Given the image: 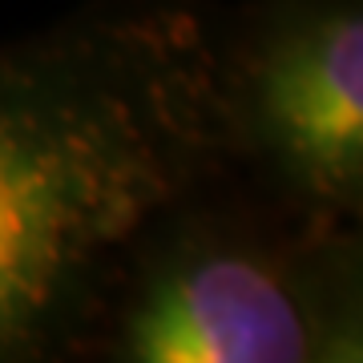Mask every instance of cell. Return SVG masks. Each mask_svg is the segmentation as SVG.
<instances>
[{
	"label": "cell",
	"mask_w": 363,
	"mask_h": 363,
	"mask_svg": "<svg viewBox=\"0 0 363 363\" xmlns=\"http://www.w3.org/2000/svg\"><path fill=\"white\" fill-rule=\"evenodd\" d=\"M222 130L218 65L186 16L89 21L0 52V359L85 323Z\"/></svg>",
	"instance_id": "cell-1"
},
{
	"label": "cell",
	"mask_w": 363,
	"mask_h": 363,
	"mask_svg": "<svg viewBox=\"0 0 363 363\" xmlns=\"http://www.w3.org/2000/svg\"><path fill=\"white\" fill-rule=\"evenodd\" d=\"M133 363L339 359L343 335L283 271L250 255L169 262L142 291L121 335Z\"/></svg>",
	"instance_id": "cell-2"
},
{
	"label": "cell",
	"mask_w": 363,
	"mask_h": 363,
	"mask_svg": "<svg viewBox=\"0 0 363 363\" xmlns=\"http://www.w3.org/2000/svg\"><path fill=\"white\" fill-rule=\"evenodd\" d=\"M255 121L283 169L323 202L363 182V21L331 9L271 45L255 81Z\"/></svg>",
	"instance_id": "cell-3"
}]
</instances>
